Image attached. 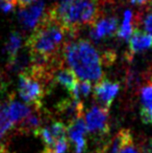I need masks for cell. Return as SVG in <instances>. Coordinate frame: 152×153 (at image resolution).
Here are the masks:
<instances>
[{
    "instance_id": "cell-6",
    "label": "cell",
    "mask_w": 152,
    "mask_h": 153,
    "mask_svg": "<svg viewBox=\"0 0 152 153\" xmlns=\"http://www.w3.org/2000/svg\"><path fill=\"white\" fill-rule=\"evenodd\" d=\"M49 119L47 111H43L42 106H33L28 116L17 123L15 129L19 134H29L33 133L37 129L42 127L44 123Z\"/></svg>"
},
{
    "instance_id": "cell-7",
    "label": "cell",
    "mask_w": 152,
    "mask_h": 153,
    "mask_svg": "<svg viewBox=\"0 0 152 153\" xmlns=\"http://www.w3.org/2000/svg\"><path fill=\"white\" fill-rule=\"evenodd\" d=\"M120 90V85L108 79L102 78L97 81L94 87V97L100 106L110 109L113 101L118 95Z\"/></svg>"
},
{
    "instance_id": "cell-22",
    "label": "cell",
    "mask_w": 152,
    "mask_h": 153,
    "mask_svg": "<svg viewBox=\"0 0 152 153\" xmlns=\"http://www.w3.org/2000/svg\"><path fill=\"white\" fill-rule=\"evenodd\" d=\"M141 101H142V104L152 102V83L145 85L141 90Z\"/></svg>"
},
{
    "instance_id": "cell-16",
    "label": "cell",
    "mask_w": 152,
    "mask_h": 153,
    "mask_svg": "<svg viewBox=\"0 0 152 153\" xmlns=\"http://www.w3.org/2000/svg\"><path fill=\"white\" fill-rule=\"evenodd\" d=\"M133 142L132 135L129 130L127 129H122L116 134L114 140L110 143V148L108 149V153H120L122 149L125 147L127 144Z\"/></svg>"
},
{
    "instance_id": "cell-10",
    "label": "cell",
    "mask_w": 152,
    "mask_h": 153,
    "mask_svg": "<svg viewBox=\"0 0 152 153\" xmlns=\"http://www.w3.org/2000/svg\"><path fill=\"white\" fill-rule=\"evenodd\" d=\"M45 12L44 1H36L30 5L23 7L19 10L18 18L25 29H33L38 24L39 20Z\"/></svg>"
},
{
    "instance_id": "cell-25",
    "label": "cell",
    "mask_w": 152,
    "mask_h": 153,
    "mask_svg": "<svg viewBox=\"0 0 152 153\" xmlns=\"http://www.w3.org/2000/svg\"><path fill=\"white\" fill-rule=\"evenodd\" d=\"M15 4L12 2H8L6 0H0V10L3 13H10V10H13Z\"/></svg>"
},
{
    "instance_id": "cell-15",
    "label": "cell",
    "mask_w": 152,
    "mask_h": 153,
    "mask_svg": "<svg viewBox=\"0 0 152 153\" xmlns=\"http://www.w3.org/2000/svg\"><path fill=\"white\" fill-rule=\"evenodd\" d=\"M136 29V18L130 10H126L123 15V21L119 26L116 36L123 41H128Z\"/></svg>"
},
{
    "instance_id": "cell-5",
    "label": "cell",
    "mask_w": 152,
    "mask_h": 153,
    "mask_svg": "<svg viewBox=\"0 0 152 153\" xmlns=\"http://www.w3.org/2000/svg\"><path fill=\"white\" fill-rule=\"evenodd\" d=\"M108 111L110 109L100 105H93L85 114V126L90 133L104 137L110 132V123H108Z\"/></svg>"
},
{
    "instance_id": "cell-26",
    "label": "cell",
    "mask_w": 152,
    "mask_h": 153,
    "mask_svg": "<svg viewBox=\"0 0 152 153\" xmlns=\"http://www.w3.org/2000/svg\"><path fill=\"white\" fill-rule=\"evenodd\" d=\"M6 151V132L0 131V153H5Z\"/></svg>"
},
{
    "instance_id": "cell-19",
    "label": "cell",
    "mask_w": 152,
    "mask_h": 153,
    "mask_svg": "<svg viewBox=\"0 0 152 153\" xmlns=\"http://www.w3.org/2000/svg\"><path fill=\"white\" fill-rule=\"evenodd\" d=\"M13 122L10 121L8 116V101L0 102V131L7 132L13 127Z\"/></svg>"
},
{
    "instance_id": "cell-30",
    "label": "cell",
    "mask_w": 152,
    "mask_h": 153,
    "mask_svg": "<svg viewBox=\"0 0 152 153\" xmlns=\"http://www.w3.org/2000/svg\"><path fill=\"white\" fill-rule=\"evenodd\" d=\"M41 153H55V151L52 148H46V149H44Z\"/></svg>"
},
{
    "instance_id": "cell-20",
    "label": "cell",
    "mask_w": 152,
    "mask_h": 153,
    "mask_svg": "<svg viewBox=\"0 0 152 153\" xmlns=\"http://www.w3.org/2000/svg\"><path fill=\"white\" fill-rule=\"evenodd\" d=\"M47 128L49 129L51 135L53 137V139L55 140V142H57L59 140L67 137V125L64 122L61 121H54L51 123L49 126H47Z\"/></svg>"
},
{
    "instance_id": "cell-12",
    "label": "cell",
    "mask_w": 152,
    "mask_h": 153,
    "mask_svg": "<svg viewBox=\"0 0 152 153\" xmlns=\"http://www.w3.org/2000/svg\"><path fill=\"white\" fill-rule=\"evenodd\" d=\"M129 50L130 53H140L152 47V36L147 32L136 28L129 38Z\"/></svg>"
},
{
    "instance_id": "cell-34",
    "label": "cell",
    "mask_w": 152,
    "mask_h": 153,
    "mask_svg": "<svg viewBox=\"0 0 152 153\" xmlns=\"http://www.w3.org/2000/svg\"><path fill=\"white\" fill-rule=\"evenodd\" d=\"M146 153H149V152H146Z\"/></svg>"
},
{
    "instance_id": "cell-21",
    "label": "cell",
    "mask_w": 152,
    "mask_h": 153,
    "mask_svg": "<svg viewBox=\"0 0 152 153\" xmlns=\"http://www.w3.org/2000/svg\"><path fill=\"white\" fill-rule=\"evenodd\" d=\"M141 117H142V121L145 124L152 123V102L147 103V104H142Z\"/></svg>"
},
{
    "instance_id": "cell-33",
    "label": "cell",
    "mask_w": 152,
    "mask_h": 153,
    "mask_svg": "<svg viewBox=\"0 0 152 153\" xmlns=\"http://www.w3.org/2000/svg\"><path fill=\"white\" fill-rule=\"evenodd\" d=\"M63 1H67V0H63Z\"/></svg>"
},
{
    "instance_id": "cell-8",
    "label": "cell",
    "mask_w": 152,
    "mask_h": 153,
    "mask_svg": "<svg viewBox=\"0 0 152 153\" xmlns=\"http://www.w3.org/2000/svg\"><path fill=\"white\" fill-rule=\"evenodd\" d=\"M119 28V19L116 16H102L93 26H91L90 36L98 43L104 38L113 36Z\"/></svg>"
},
{
    "instance_id": "cell-11",
    "label": "cell",
    "mask_w": 152,
    "mask_h": 153,
    "mask_svg": "<svg viewBox=\"0 0 152 153\" xmlns=\"http://www.w3.org/2000/svg\"><path fill=\"white\" fill-rule=\"evenodd\" d=\"M67 129V135L69 137L70 141L73 143L75 153H83L87 149L85 133L87 131L83 118H79L68 124Z\"/></svg>"
},
{
    "instance_id": "cell-17",
    "label": "cell",
    "mask_w": 152,
    "mask_h": 153,
    "mask_svg": "<svg viewBox=\"0 0 152 153\" xmlns=\"http://www.w3.org/2000/svg\"><path fill=\"white\" fill-rule=\"evenodd\" d=\"M21 46H22V36L18 31L10 32L4 45V52L7 54L8 59L14 57L19 52Z\"/></svg>"
},
{
    "instance_id": "cell-18",
    "label": "cell",
    "mask_w": 152,
    "mask_h": 153,
    "mask_svg": "<svg viewBox=\"0 0 152 153\" xmlns=\"http://www.w3.org/2000/svg\"><path fill=\"white\" fill-rule=\"evenodd\" d=\"M92 90H93V87H92L91 81H77V83L74 87V89L71 91V93H70V95H71L72 98L78 99V100L81 101V99L87 98L91 94Z\"/></svg>"
},
{
    "instance_id": "cell-2",
    "label": "cell",
    "mask_w": 152,
    "mask_h": 153,
    "mask_svg": "<svg viewBox=\"0 0 152 153\" xmlns=\"http://www.w3.org/2000/svg\"><path fill=\"white\" fill-rule=\"evenodd\" d=\"M64 59L82 80L99 81L103 76L101 57L91 42L76 39L68 43L63 50Z\"/></svg>"
},
{
    "instance_id": "cell-4",
    "label": "cell",
    "mask_w": 152,
    "mask_h": 153,
    "mask_svg": "<svg viewBox=\"0 0 152 153\" xmlns=\"http://www.w3.org/2000/svg\"><path fill=\"white\" fill-rule=\"evenodd\" d=\"M48 88L27 71L19 74V96L28 105L42 106V101Z\"/></svg>"
},
{
    "instance_id": "cell-31",
    "label": "cell",
    "mask_w": 152,
    "mask_h": 153,
    "mask_svg": "<svg viewBox=\"0 0 152 153\" xmlns=\"http://www.w3.org/2000/svg\"><path fill=\"white\" fill-rule=\"evenodd\" d=\"M147 152L152 153V139L150 140V143H149V145H148V150H147Z\"/></svg>"
},
{
    "instance_id": "cell-29",
    "label": "cell",
    "mask_w": 152,
    "mask_h": 153,
    "mask_svg": "<svg viewBox=\"0 0 152 153\" xmlns=\"http://www.w3.org/2000/svg\"><path fill=\"white\" fill-rule=\"evenodd\" d=\"M129 1L134 5H143V4H146L148 0H129Z\"/></svg>"
},
{
    "instance_id": "cell-9",
    "label": "cell",
    "mask_w": 152,
    "mask_h": 153,
    "mask_svg": "<svg viewBox=\"0 0 152 153\" xmlns=\"http://www.w3.org/2000/svg\"><path fill=\"white\" fill-rule=\"evenodd\" d=\"M56 113L62 119L68 121V124L79 118H83L85 106L80 100L75 98H65L56 104Z\"/></svg>"
},
{
    "instance_id": "cell-32",
    "label": "cell",
    "mask_w": 152,
    "mask_h": 153,
    "mask_svg": "<svg viewBox=\"0 0 152 153\" xmlns=\"http://www.w3.org/2000/svg\"><path fill=\"white\" fill-rule=\"evenodd\" d=\"M6 1H8V2H12V3L16 4V0H6Z\"/></svg>"
},
{
    "instance_id": "cell-23",
    "label": "cell",
    "mask_w": 152,
    "mask_h": 153,
    "mask_svg": "<svg viewBox=\"0 0 152 153\" xmlns=\"http://www.w3.org/2000/svg\"><path fill=\"white\" fill-rule=\"evenodd\" d=\"M142 24H143L144 31L147 32L149 36H152V10H150L149 13H147V14L144 16Z\"/></svg>"
},
{
    "instance_id": "cell-28",
    "label": "cell",
    "mask_w": 152,
    "mask_h": 153,
    "mask_svg": "<svg viewBox=\"0 0 152 153\" xmlns=\"http://www.w3.org/2000/svg\"><path fill=\"white\" fill-rule=\"evenodd\" d=\"M36 1H38V0H16V4H18L21 8H23L30 5L31 3H33Z\"/></svg>"
},
{
    "instance_id": "cell-1",
    "label": "cell",
    "mask_w": 152,
    "mask_h": 153,
    "mask_svg": "<svg viewBox=\"0 0 152 153\" xmlns=\"http://www.w3.org/2000/svg\"><path fill=\"white\" fill-rule=\"evenodd\" d=\"M78 34L79 30L64 25L48 10L44 12L33 33L27 39L26 48L31 54L42 55L50 59H64V47L76 40Z\"/></svg>"
},
{
    "instance_id": "cell-24",
    "label": "cell",
    "mask_w": 152,
    "mask_h": 153,
    "mask_svg": "<svg viewBox=\"0 0 152 153\" xmlns=\"http://www.w3.org/2000/svg\"><path fill=\"white\" fill-rule=\"evenodd\" d=\"M69 148V142H68L67 137H64V139H61L55 143L54 146V151L55 153H66Z\"/></svg>"
},
{
    "instance_id": "cell-27",
    "label": "cell",
    "mask_w": 152,
    "mask_h": 153,
    "mask_svg": "<svg viewBox=\"0 0 152 153\" xmlns=\"http://www.w3.org/2000/svg\"><path fill=\"white\" fill-rule=\"evenodd\" d=\"M120 153H138V151H136V149L134 148L133 142H131V143L127 144V145L120 151Z\"/></svg>"
},
{
    "instance_id": "cell-3",
    "label": "cell",
    "mask_w": 152,
    "mask_h": 153,
    "mask_svg": "<svg viewBox=\"0 0 152 153\" xmlns=\"http://www.w3.org/2000/svg\"><path fill=\"white\" fill-rule=\"evenodd\" d=\"M104 0H67L52 5L49 10L64 25L79 30L93 26L103 16Z\"/></svg>"
},
{
    "instance_id": "cell-14",
    "label": "cell",
    "mask_w": 152,
    "mask_h": 153,
    "mask_svg": "<svg viewBox=\"0 0 152 153\" xmlns=\"http://www.w3.org/2000/svg\"><path fill=\"white\" fill-rule=\"evenodd\" d=\"M29 105L23 104L19 101L14 100V95H10L8 99V116L13 124H17L24 119L31 111Z\"/></svg>"
},
{
    "instance_id": "cell-13",
    "label": "cell",
    "mask_w": 152,
    "mask_h": 153,
    "mask_svg": "<svg viewBox=\"0 0 152 153\" xmlns=\"http://www.w3.org/2000/svg\"><path fill=\"white\" fill-rule=\"evenodd\" d=\"M53 80H55V82L59 83L63 88H65L66 90H68L69 93H71V91L74 89V87L77 83V81H78V79H77V75L75 74V72L71 68L62 66L54 73Z\"/></svg>"
}]
</instances>
